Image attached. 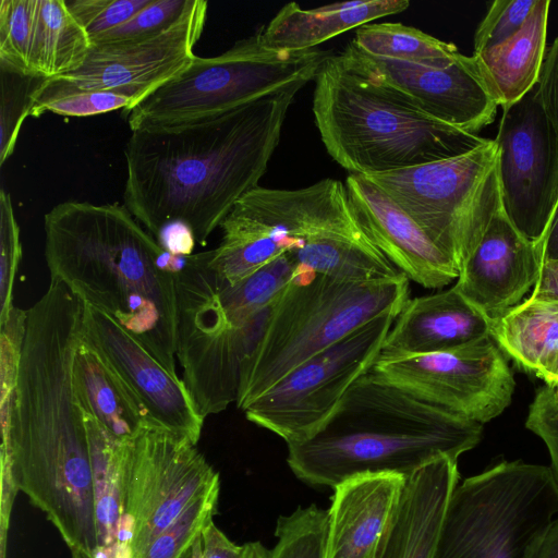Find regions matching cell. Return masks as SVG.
<instances>
[{
	"label": "cell",
	"mask_w": 558,
	"mask_h": 558,
	"mask_svg": "<svg viewBox=\"0 0 558 558\" xmlns=\"http://www.w3.org/2000/svg\"><path fill=\"white\" fill-rule=\"evenodd\" d=\"M83 307L48 294L27 310L26 333L1 459L24 493L56 526L71 558H94L96 532L87 433L72 366Z\"/></svg>",
	"instance_id": "cell-1"
},
{
	"label": "cell",
	"mask_w": 558,
	"mask_h": 558,
	"mask_svg": "<svg viewBox=\"0 0 558 558\" xmlns=\"http://www.w3.org/2000/svg\"><path fill=\"white\" fill-rule=\"evenodd\" d=\"M299 82L208 119L131 132L124 206L156 239L174 227L208 238L267 170Z\"/></svg>",
	"instance_id": "cell-2"
},
{
	"label": "cell",
	"mask_w": 558,
	"mask_h": 558,
	"mask_svg": "<svg viewBox=\"0 0 558 558\" xmlns=\"http://www.w3.org/2000/svg\"><path fill=\"white\" fill-rule=\"evenodd\" d=\"M50 279L132 333L177 374L174 274L184 256L165 251L120 204L65 201L44 216Z\"/></svg>",
	"instance_id": "cell-3"
},
{
	"label": "cell",
	"mask_w": 558,
	"mask_h": 558,
	"mask_svg": "<svg viewBox=\"0 0 558 558\" xmlns=\"http://www.w3.org/2000/svg\"><path fill=\"white\" fill-rule=\"evenodd\" d=\"M482 430V424L422 401L371 369L314 434L287 445V463L313 487L333 489L364 474L408 478L439 457L458 461L480 444Z\"/></svg>",
	"instance_id": "cell-4"
},
{
	"label": "cell",
	"mask_w": 558,
	"mask_h": 558,
	"mask_svg": "<svg viewBox=\"0 0 558 558\" xmlns=\"http://www.w3.org/2000/svg\"><path fill=\"white\" fill-rule=\"evenodd\" d=\"M313 113L328 154L350 174L371 175L466 154L490 140L426 114L396 90L331 54L314 78Z\"/></svg>",
	"instance_id": "cell-5"
},
{
	"label": "cell",
	"mask_w": 558,
	"mask_h": 558,
	"mask_svg": "<svg viewBox=\"0 0 558 558\" xmlns=\"http://www.w3.org/2000/svg\"><path fill=\"white\" fill-rule=\"evenodd\" d=\"M409 300L401 274L369 282L299 269L271 306L264 332L241 371L236 407L244 410L303 362Z\"/></svg>",
	"instance_id": "cell-6"
},
{
	"label": "cell",
	"mask_w": 558,
	"mask_h": 558,
	"mask_svg": "<svg viewBox=\"0 0 558 558\" xmlns=\"http://www.w3.org/2000/svg\"><path fill=\"white\" fill-rule=\"evenodd\" d=\"M263 31L219 56H194L181 72L126 112L131 131L208 119L295 83H308L332 54L318 47L299 51L271 48Z\"/></svg>",
	"instance_id": "cell-7"
},
{
	"label": "cell",
	"mask_w": 558,
	"mask_h": 558,
	"mask_svg": "<svg viewBox=\"0 0 558 558\" xmlns=\"http://www.w3.org/2000/svg\"><path fill=\"white\" fill-rule=\"evenodd\" d=\"M557 515L550 466L501 461L457 484L434 558H526Z\"/></svg>",
	"instance_id": "cell-8"
},
{
	"label": "cell",
	"mask_w": 558,
	"mask_h": 558,
	"mask_svg": "<svg viewBox=\"0 0 558 558\" xmlns=\"http://www.w3.org/2000/svg\"><path fill=\"white\" fill-rule=\"evenodd\" d=\"M365 177L424 230L458 270L502 205L494 140L461 156Z\"/></svg>",
	"instance_id": "cell-9"
},
{
	"label": "cell",
	"mask_w": 558,
	"mask_h": 558,
	"mask_svg": "<svg viewBox=\"0 0 558 558\" xmlns=\"http://www.w3.org/2000/svg\"><path fill=\"white\" fill-rule=\"evenodd\" d=\"M174 281L175 356L205 418L236 402L242 366L255 350L270 310L244 327H232L216 300L205 252L184 256Z\"/></svg>",
	"instance_id": "cell-10"
},
{
	"label": "cell",
	"mask_w": 558,
	"mask_h": 558,
	"mask_svg": "<svg viewBox=\"0 0 558 558\" xmlns=\"http://www.w3.org/2000/svg\"><path fill=\"white\" fill-rule=\"evenodd\" d=\"M120 468L124 558H137L193 501L220 488L194 442L157 426L121 441Z\"/></svg>",
	"instance_id": "cell-11"
},
{
	"label": "cell",
	"mask_w": 558,
	"mask_h": 558,
	"mask_svg": "<svg viewBox=\"0 0 558 558\" xmlns=\"http://www.w3.org/2000/svg\"><path fill=\"white\" fill-rule=\"evenodd\" d=\"M396 317H376L313 355L253 400L243 410L245 417L287 445L306 439L372 369Z\"/></svg>",
	"instance_id": "cell-12"
},
{
	"label": "cell",
	"mask_w": 558,
	"mask_h": 558,
	"mask_svg": "<svg viewBox=\"0 0 558 558\" xmlns=\"http://www.w3.org/2000/svg\"><path fill=\"white\" fill-rule=\"evenodd\" d=\"M372 372L413 397L480 424L511 403L515 381L492 336L435 353L380 356Z\"/></svg>",
	"instance_id": "cell-13"
},
{
	"label": "cell",
	"mask_w": 558,
	"mask_h": 558,
	"mask_svg": "<svg viewBox=\"0 0 558 558\" xmlns=\"http://www.w3.org/2000/svg\"><path fill=\"white\" fill-rule=\"evenodd\" d=\"M504 211L529 240L538 242L558 198V141L536 85L502 108L496 138Z\"/></svg>",
	"instance_id": "cell-14"
},
{
	"label": "cell",
	"mask_w": 558,
	"mask_h": 558,
	"mask_svg": "<svg viewBox=\"0 0 558 558\" xmlns=\"http://www.w3.org/2000/svg\"><path fill=\"white\" fill-rule=\"evenodd\" d=\"M207 11V1L195 0L179 22L156 36L93 45L81 68L44 82L35 105L64 94L96 90L125 93L137 105L194 58L193 50L203 34Z\"/></svg>",
	"instance_id": "cell-15"
},
{
	"label": "cell",
	"mask_w": 558,
	"mask_h": 558,
	"mask_svg": "<svg viewBox=\"0 0 558 558\" xmlns=\"http://www.w3.org/2000/svg\"><path fill=\"white\" fill-rule=\"evenodd\" d=\"M348 70L399 93L416 108L459 130L477 134L496 116L498 100L474 56L459 53L447 66L376 57L351 40L337 54Z\"/></svg>",
	"instance_id": "cell-16"
},
{
	"label": "cell",
	"mask_w": 558,
	"mask_h": 558,
	"mask_svg": "<svg viewBox=\"0 0 558 558\" xmlns=\"http://www.w3.org/2000/svg\"><path fill=\"white\" fill-rule=\"evenodd\" d=\"M82 339L126 385L153 425L198 442L205 418L183 380L168 372L132 333L84 303Z\"/></svg>",
	"instance_id": "cell-17"
},
{
	"label": "cell",
	"mask_w": 558,
	"mask_h": 558,
	"mask_svg": "<svg viewBox=\"0 0 558 558\" xmlns=\"http://www.w3.org/2000/svg\"><path fill=\"white\" fill-rule=\"evenodd\" d=\"M344 184L366 238L409 280L437 289L458 278L454 263L379 186L359 174H349Z\"/></svg>",
	"instance_id": "cell-18"
},
{
	"label": "cell",
	"mask_w": 558,
	"mask_h": 558,
	"mask_svg": "<svg viewBox=\"0 0 558 558\" xmlns=\"http://www.w3.org/2000/svg\"><path fill=\"white\" fill-rule=\"evenodd\" d=\"M536 242L509 220L502 205L477 246L459 270L453 286L473 306L495 320L536 283L541 270Z\"/></svg>",
	"instance_id": "cell-19"
},
{
	"label": "cell",
	"mask_w": 558,
	"mask_h": 558,
	"mask_svg": "<svg viewBox=\"0 0 558 558\" xmlns=\"http://www.w3.org/2000/svg\"><path fill=\"white\" fill-rule=\"evenodd\" d=\"M405 477L364 474L333 488L327 558H374L398 508Z\"/></svg>",
	"instance_id": "cell-20"
},
{
	"label": "cell",
	"mask_w": 558,
	"mask_h": 558,
	"mask_svg": "<svg viewBox=\"0 0 558 558\" xmlns=\"http://www.w3.org/2000/svg\"><path fill=\"white\" fill-rule=\"evenodd\" d=\"M493 324L454 287L409 299L390 327L380 356L450 350L490 336Z\"/></svg>",
	"instance_id": "cell-21"
},
{
	"label": "cell",
	"mask_w": 558,
	"mask_h": 558,
	"mask_svg": "<svg viewBox=\"0 0 558 558\" xmlns=\"http://www.w3.org/2000/svg\"><path fill=\"white\" fill-rule=\"evenodd\" d=\"M458 482V461L447 456L410 475L374 558H434L448 502Z\"/></svg>",
	"instance_id": "cell-22"
},
{
	"label": "cell",
	"mask_w": 558,
	"mask_h": 558,
	"mask_svg": "<svg viewBox=\"0 0 558 558\" xmlns=\"http://www.w3.org/2000/svg\"><path fill=\"white\" fill-rule=\"evenodd\" d=\"M409 4L408 0H353L303 9L289 2L264 27V38L275 49H313L349 29L400 13Z\"/></svg>",
	"instance_id": "cell-23"
},
{
	"label": "cell",
	"mask_w": 558,
	"mask_h": 558,
	"mask_svg": "<svg viewBox=\"0 0 558 558\" xmlns=\"http://www.w3.org/2000/svg\"><path fill=\"white\" fill-rule=\"evenodd\" d=\"M72 381L80 408L116 438L129 440L155 426L126 385L82 338L73 359Z\"/></svg>",
	"instance_id": "cell-24"
},
{
	"label": "cell",
	"mask_w": 558,
	"mask_h": 558,
	"mask_svg": "<svg viewBox=\"0 0 558 558\" xmlns=\"http://www.w3.org/2000/svg\"><path fill=\"white\" fill-rule=\"evenodd\" d=\"M549 0L537 3L522 28L500 46L473 54L501 108L520 100L536 84L546 52Z\"/></svg>",
	"instance_id": "cell-25"
},
{
	"label": "cell",
	"mask_w": 558,
	"mask_h": 558,
	"mask_svg": "<svg viewBox=\"0 0 558 558\" xmlns=\"http://www.w3.org/2000/svg\"><path fill=\"white\" fill-rule=\"evenodd\" d=\"M82 411L93 475V505L96 532L94 558H124L121 534L123 493L121 441L89 413Z\"/></svg>",
	"instance_id": "cell-26"
},
{
	"label": "cell",
	"mask_w": 558,
	"mask_h": 558,
	"mask_svg": "<svg viewBox=\"0 0 558 558\" xmlns=\"http://www.w3.org/2000/svg\"><path fill=\"white\" fill-rule=\"evenodd\" d=\"M490 336L504 354L543 378L558 355V300L530 296L495 319Z\"/></svg>",
	"instance_id": "cell-27"
},
{
	"label": "cell",
	"mask_w": 558,
	"mask_h": 558,
	"mask_svg": "<svg viewBox=\"0 0 558 558\" xmlns=\"http://www.w3.org/2000/svg\"><path fill=\"white\" fill-rule=\"evenodd\" d=\"M219 245L206 251L208 266L228 284H235L280 255L302 245L233 206L220 223Z\"/></svg>",
	"instance_id": "cell-28"
},
{
	"label": "cell",
	"mask_w": 558,
	"mask_h": 558,
	"mask_svg": "<svg viewBox=\"0 0 558 558\" xmlns=\"http://www.w3.org/2000/svg\"><path fill=\"white\" fill-rule=\"evenodd\" d=\"M92 40L65 0H36L29 70L46 80L74 72L83 65Z\"/></svg>",
	"instance_id": "cell-29"
},
{
	"label": "cell",
	"mask_w": 558,
	"mask_h": 558,
	"mask_svg": "<svg viewBox=\"0 0 558 558\" xmlns=\"http://www.w3.org/2000/svg\"><path fill=\"white\" fill-rule=\"evenodd\" d=\"M289 253L299 269L345 281L369 282L402 274L366 235L315 236Z\"/></svg>",
	"instance_id": "cell-30"
},
{
	"label": "cell",
	"mask_w": 558,
	"mask_h": 558,
	"mask_svg": "<svg viewBox=\"0 0 558 558\" xmlns=\"http://www.w3.org/2000/svg\"><path fill=\"white\" fill-rule=\"evenodd\" d=\"M208 268L218 305L234 328L244 327L268 312L299 271L289 252L235 284L222 281Z\"/></svg>",
	"instance_id": "cell-31"
},
{
	"label": "cell",
	"mask_w": 558,
	"mask_h": 558,
	"mask_svg": "<svg viewBox=\"0 0 558 558\" xmlns=\"http://www.w3.org/2000/svg\"><path fill=\"white\" fill-rule=\"evenodd\" d=\"M353 41L376 57L447 66L459 56L452 43L442 41L418 28L402 23H368L356 28Z\"/></svg>",
	"instance_id": "cell-32"
},
{
	"label": "cell",
	"mask_w": 558,
	"mask_h": 558,
	"mask_svg": "<svg viewBox=\"0 0 558 558\" xmlns=\"http://www.w3.org/2000/svg\"><path fill=\"white\" fill-rule=\"evenodd\" d=\"M328 522V510L314 504L280 515L269 558H327Z\"/></svg>",
	"instance_id": "cell-33"
},
{
	"label": "cell",
	"mask_w": 558,
	"mask_h": 558,
	"mask_svg": "<svg viewBox=\"0 0 558 558\" xmlns=\"http://www.w3.org/2000/svg\"><path fill=\"white\" fill-rule=\"evenodd\" d=\"M0 165L11 157L24 120L31 116L46 78L0 69Z\"/></svg>",
	"instance_id": "cell-34"
},
{
	"label": "cell",
	"mask_w": 558,
	"mask_h": 558,
	"mask_svg": "<svg viewBox=\"0 0 558 558\" xmlns=\"http://www.w3.org/2000/svg\"><path fill=\"white\" fill-rule=\"evenodd\" d=\"M36 0L0 1V69L32 75L29 51Z\"/></svg>",
	"instance_id": "cell-35"
},
{
	"label": "cell",
	"mask_w": 558,
	"mask_h": 558,
	"mask_svg": "<svg viewBox=\"0 0 558 558\" xmlns=\"http://www.w3.org/2000/svg\"><path fill=\"white\" fill-rule=\"evenodd\" d=\"M219 490L193 501L137 558H182L203 529L214 521Z\"/></svg>",
	"instance_id": "cell-36"
},
{
	"label": "cell",
	"mask_w": 558,
	"mask_h": 558,
	"mask_svg": "<svg viewBox=\"0 0 558 558\" xmlns=\"http://www.w3.org/2000/svg\"><path fill=\"white\" fill-rule=\"evenodd\" d=\"M194 3L195 0H151L130 21L97 37L92 44L137 41L156 36L179 22Z\"/></svg>",
	"instance_id": "cell-37"
},
{
	"label": "cell",
	"mask_w": 558,
	"mask_h": 558,
	"mask_svg": "<svg viewBox=\"0 0 558 558\" xmlns=\"http://www.w3.org/2000/svg\"><path fill=\"white\" fill-rule=\"evenodd\" d=\"M27 310L13 306L7 320L0 325V421L9 422L19 367L26 333Z\"/></svg>",
	"instance_id": "cell-38"
},
{
	"label": "cell",
	"mask_w": 558,
	"mask_h": 558,
	"mask_svg": "<svg viewBox=\"0 0 558 558\" xmlns=\"http://www.w3.org/2000/svg\"><path fill=\"white\" fill-rule=\"evenodd\" d=\"M537 0H496L490 3L474 34L478 54L512 38L524 25Z\"/></svg>",
	"instance_id": "cell-39"
},
{
	"label": "cell",
	"mask_w": 558,
	"mask_h": 558,
	"mask_svg": "<svg viewBox=\"0 0 558 558\" xmlns=\"http://www.w3.org/2000/svg\"><path fill=\"white\" fill-rule=\"evenodd\" d=\"M22 257L20 228L15 218L12 198L5 190L0 191V325L13 308V287Z\"/></svg>",
	"instance_id": "cell-40"
},
{
	"label": "cell",
	"mask_w": 558,
	"mask_h": 558,
	"mask_svg": "<svg viewBox=\"0 0 558 558\" xmlns=\"http://www.w3.org/2000/svg\"><path fill=\"white\" fill-rule=\"evenodd\" d=\"M136 106L128 94L119 90L76 92L36 104L32 117L49 111L65 117H89L122 109L124 113Z\"/></svg>",
	"instance_id": "cell-41"
},
{
	"label": "cell",
	"mask_w": 558,
	"mask_h": 558,
	"mask_svg": "<svg viewBox=\"0 0 558 558\" xmlns=\"http://www.w3.org/2000/svg\"><path fill=\"white\" fill-rule=\"evenodd\" d=\"M150 2L151 0H74L66 1V4L93 41L130 21Z\"/></svg>",
	"instance_id": "cell-42"
},
{
	"label": "cell",
	"mask_w": 558,
	"mask_h": 558,
	"mask_svg": "<svg viewBox=\"0 0 558 558\" xmlns=\"http://www.w3.org/2000/svg\"><path fill=\"white\" fill-rule=\"evenodd\" d=\"M525 426L546 445L551 461V472L558 486V390L553 386L541 387L530 404Z\"/></svg>",
	"instance_id": "cell-43"
},
{
	"label": "cell",
	"mask_w": 558,
	"mask_h": 558,
	"mask_svg": "<svg viewBox=\"0 0 558 558\" xmlns=\"http://www.w3.org/2000/svg\"><path fill=\"white\" fill-rule=\"evenodd\" d=\"M536 89L544 114L558 141V35L545 52Z\"/></svg>",
	"instance_id": "cell-44"
},
{
	"label": "cell",
	"mask_w": 558,
	"mask_h": 558,
	"mask_svg": "<svg viewBox=\"0 0 558 558\" xmlns=\"http://www.w3.org/2000/svg\"><path fill=\"white\" fill-rule=\"evenodd\" d=\"M530 296L558 300V260L541 264L539 276Z\"/></svg>",
	"instance_id": "cell-45"
},
{
	"label": "cell",
	"mask_w": 558,
	"mask_h": 558,
	"mask_svg": "<svg viewBox=\"0 0 558 558\" xmlns=\"http://www.w3.org/2000/svg\"><path fill=\"white\" fill-rule=\"evenodd\" d=\"M541 262L558 260V198L543 238L536 242Z\"/></svg>",
	"instance_id": "cell-46"
},
{
	"label": "cell",
	"mask_w": 558,
	"mask_h": 558,
	"mask_svg": "<svg viewBox=\"0 0 558 558\" xmlns=\"http://www.w3.org/2000/svg\"><path fill=\"white\" fill-rule=\"evenodd\" d=\"M526 558H558V515L544 536L530 549Z\"/></svg>",
	"instance_id": "cell-47"
},
{
	"label": "cell",
	"mask_w": 558,
	"mask_h": 558,
	"mask_svg": "<svg viewBox=\"0 0 558 558\" xmlns=\"http://www.w3.org/2000/svg\"><path fill=\"white\" fill-rule=\"evenodd\" d=\"M542 379L553 387L558 383V355Z\"/></svg>",
	"instance_id": "cell-48"
},
{
	"label": "cell",
	"mask_w": 558,
	"mask_h": 558,
	"mask_svg": "<svg viewBox=\"0 0 558 558\" xmlns=\"http://www.w3.org/2000/svg\"><path fill=\"white\" fill-rule=\"evenodd\" d=\"M242 558H268L267 555L258 548H245Z\"/></svg>",
	"instance_id": "cell-49"
},
{
	"label": "cell",
	"mask_w": 558,
	"mask_h": 558,
	"mask_svg": "<svg viewBox=\"0 0 558 558\" xmlns=\"http://www.w3.org/2000/svg\"><path fill=\"white\" fill-rule=\"evenodd\" d=\"M192 558H201V554H199L198 546H197L196 542H194L192 545Z\"/></svg>",
	"instance_id": "cell-50"
},
{
	"label": "cell",
	"mask_w": 558,
	"mask_h": 558,
	"mask_svg": "<svg viewBox=\"0 0 558 558\" xmlns=\"http://www.w3.org/2000/svg\"><path fill=\"white\" fill-rule=\"evenodd\" d=\"M182 558H192V547L185 553Z\"/></svg>",
	"instance_id": "cell-51"
},
{
	"label": "cell",
	"mask_w": 558,
	"mask_h": 558,
	"mask_svg": "<svg viewBox=\"0 0 558 558\" xmlns=\"http://www.w3.org/2000/svg\"><path fill=\"white\" fill-rule=\"evenodd\" d=\"M554 387H556V388H557V390H558V383H557Z\"/></svg>",
	"instance_id": "cell-52"
}]
</instances>
